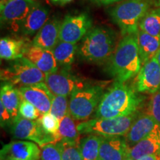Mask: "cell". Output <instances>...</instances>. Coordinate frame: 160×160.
I'll return each mask as SVG.
<instances>
[{
	"label": "cell",
	"instance_id": "cell-8",
	"mask_svg": "<svg viewBox=\"0 0 160 160\" xmlns=\"http://www.w3.org/2000/svg\"><path fill=\"white\" fill-rule=\"evenodd\" d=\"M45 82L54 95L70 96L77 91L96 85L93 81L79 77L68 68H59L53 73L46 74Z\"/></svg>",
	"mask_w": 160,
	"mask_h": 160
},
{
	"label": "cell",
	"instance_id": "cell-31",
	"mask_svg": "<svg viewBox=\"0 0 160 160\" xmlns=\"http://www.w3.org/2000/svg\"><path fill=\"white\" fill-rule=\"evenodd\" d=\"M62 160H82L80 153L79 144L61 141Z\"/></svg>",
	"mask_w": 160,
	"mask_h": 160
},
{
	"label": "cell",
	"instance_id": "cell-5",
	"mask_svg": "<svg viewBox=\"0 0 160 160\" xmlns=\"http://www.w3.org/2000/svg\"><path fill=\"white\" fill-rule=\"evenodd\" d=\"M139 113L114 118H95L79 123V134H93L103 137L125 136L137 119Z\"/></svg>",
	"mask_w": 160,
	"mask_h": 160
},
{
	"label": "cell",
	"instance_id": "cell-22",
	"mask_svg": "<svg viewBox=\"0 0 160 160\" xmlns=\"http://www.w3.org/2000/svg\"><path fill=\"white\" fill-rule=\"evenodd\" d=\"M137 36L139 56L144 65L157 55L160 49V37H153L141 30H139Z\"/></svg>",
	"mask_w": 160,
	"mask_h": 160
},
{
	"label": "cell",
	"instance_id": "cell-19",
	"mask_svg": "<svg viewBox=\"0 0 160 160\" xmlns=\"http://www.w3.org/2000/svg\"><path fill=\"white\" fill-rule=\"evenodd\" d=\"M157 125L155 120L148 113L139 114L125 135V138L129 147H133L147 137Z\"/></svg>",
	"mask_w": 160,
	"mask_h": 160
},
{
	"label": "cell",
	"instance_id": "cell-28",
	"mask_svg": "<svg viewBox=\"0 0 160 160\" xmlns=\"http://www.w3.org/2000/svg\"><path fill=\"white\" fill-rule=\"evenodd\" d=\"M38 121L45 132L54 136L59 141H62L59 133L60 121L57 117L49 112L41 115V117L38 119Z\"/></svg>",
	"mask_w": 160,
	"mask_h": 160
},
{
	"label": "cell",
	"instance_id": "cell-15",
	"mask_svg": "<svg viewBox=\"0 0 160 160\" xmlns=\"http://www.w3.org/2000/svg\"><path fill=\"white\" fill-rule=\"evenodd\" d=\"M129 149L125 138L102 137L98 160H126Z\"/></svg>",
	"mask_w": 160,
	"mask_h": 160
},
{
	"label": "cell",
	"instance_id": "cell-32",
	"mask_svg": "<svg viewBox=\"0 0 160 160\" xmlns=\"http://www.w3.org/2000/svg\"><path fill=\"white\" fill-rule=\"evenodd\" d=\"M19 114L20 117L30 120H37L42 115L34 105L23 99L19 106Z\"/></svg>",
	"mask_w": 160,
	"mask_h": 160
},
{
	"label": "cell",
	"instance_id": "cell-38",
	"mask_svg": "<svg viewBox=\"0 0 160 160\" xmlns=\"http://www.w3.org/2000/svg\"><path fill=\"white\" fill-rule=\"evenodd\" d=\"M153 5L156 8H160V0H153Z\"/></svg>",
	"mask_w": 160,
	"mask_h": 160
},
{
	"label": "cell",
	"instance_id": "cell-2",
	"mask_svg": "<svg viewBox=\"0 0 160 160\" xmlns=\"http://www.w3.org/2000/svg\"><path fill=\"white\" fill-rule=\"evenodd\" d=\"M107 62V71L115 82H125L137 75L142 64L137 34L123 36Z\"/></svg>",
	"mask_w": 160,
	"mask_h": 160
},
{
	"label": "cell",
	"instance_id": "cell-18",
	"mask_svg": "<svg viewBox=\"0 0 160 160\" xmlns=\"http://www.w3.org/2000/svg\"><path fill=\"white\" fill-rule=\"evenodd\" d=\"M60 20L51 18L48 20L42 28L36 33L31 44L42 48L53 50L59 41Z\"/></svg>",
	"mask_w": 160,
	"mask_h": 160
},
{
	"label": "cell",
	"instance_id": "cell-39",
	"mask_svg": "<svg viewBox=\"0 0 160 160\" xmlns=\"http://www.w3.org/2000/svg\"><path fill=\"white\" fill-rule=\"evenodd\" d=\"M156 59H157V60L158 61V62H159V64L160 65V49L159 50V51H158V53H157V55L155 56Z\"/></svg>",
	"mask_w": 160,
	"mask_h": 160
},
{
	"label": "cell",
	"instance_id": "cell-16",
	"mask_svg": "<svg viewBox=\"0 0 160 160\" xmlns=\"http://www.w3.org/2000/svg\"><path fill=\"white\" fill-rule=\"evenodd\" d=\"M24 57L45 74L53 73L59 68L52 50L42 48L31 44L26 48Z\"/></svg>",
	"mask_w": 160,
	"mask_h": 160
},
{
	"label": "cell",
	"instance_id": "cell-41",
	"mask_svg": "<svg viewBox=\"0 0 160 160\" xmlns=\"http://www.w3.org/2000/svg\"><path fill=\"white\" fill-rule=\"evenodd\" d=\"M3 1H6V0H1V2H3Z\"/></svg>",
	"mask_w": 160,
	"mask_h": 160
},
{
	"label": "cell",
	"instance_id": "cell-1",
	"mask_svg": "<svg viewBox=\"0 0 160 160\" xmlns=\"http://www.w3.org/2000/svg\"><path fill=\"white\" fill-rule=\"evenodd\" d=\"M143 98L125 82H115L104 93L95 118H114L138 113Z\"/></svg>",
	"mask_w": 160,
	"mask_h": 160
},
{
	"label": "cell",
	"instance_id": "cell-11",
	"mask_svg": "<svg viewBox=\"0 0 160 160\" xmlns=\"http://www.w3.org/2000/svg\"><path fill=\"white\" fill-rule=\"evenodd\" d=\"M92 26V20L87 13L68 15L61 22L59 41L77 44L82 40Z\"/></svg>",
	"mask_w": 160,
	"mask_h": 160
},
{
	"label": "cell",
	"instance_id": "cell-14",
	"mask_svg": "<svg viewBox=\"0 0 160 160\" xmlns=\"http://www.w3.org/2000/svg\"><path fill=\"white\" fill-rule=\"evenodd\" d=\"M41 148L31 141H13L0 151V160H39Z\"/></svg>",
	"mask_w": 160,
	"mask_h": 160
},
{
	"label": "cell",
	"instance_id": "cell-29",
	"mask_svg": "<svg viewBox=\"0 0 160 160\" xmlns=\"http://www.w3.org/2000/svg\"><path fill=\"white\" fill-rule=\"evenodd\" d=\"M68 105L69 102L68 101V97L54 95L53 101H52L50 113H52L60 121L68 113Z\"/></svg>",
	"mask_w": 160,
	"mask_h": 160
},
{
	"label": "cell",
	"instance_id": "cell-34",
	"mask_svg": "<svg viewBox=\"0 0 160 160\" xmlns=\"http://www.w3.org/2000/svg\"><path fill=\"white\" fill-rule=\"evenodd\" d=\"M0 120H1L2 127L5 128L6 126L11 127L13 122L11 113L5 108V107L2 102H0Z\"/></svg>",
	"mask_w": 160,
	"mask_h": 160
},
{
	"label": "cell",
	"instance_id": "cell-23",
	"mask_svg": "<svg viewBox=\"0 0 160 160\" xmlns=\"http://www.w3.org/2000/svg\"><path fill=\"white\" fill-rule=\"evenodd\" d=\"M0 98V102L3 104L5 108L11 113L13 120L19 117V106L22 97L18 88H17L11 84L2 83L1 86Z\"/></svg>",
	"mask_w": 160,
	"mask_h": 160
},
{
	"label": "cell",
	"instance_id": "cell-12",
	"mask_svg": "<svg viewBox=\"0 0 160 160\" xmlns=\"http://www.w3.org/2000/svg\"><path fill=\"white\" fill-rule=\"evenodd\" d=\"M133 89L139 93L151 94L160 90V65L156 57L142 66L136 77Z\"/></svg>",
	"mask_w": 160,
	"mask_h": 160
},
{
	"label": "cell",
	"instance_id": "cell-40",
	"mask_svg": "<svg viewBox=\"0 0 160 160\" xmlns=\"http://www.w3.org/2000/svg\"><path fill=\"white\" fill-rule=\"evenodd\" d=\"M126 160H137V159H127Z\"/></svg>",
	"mask_w": 160,
	"mask_h": 160
},
{
	"label": "cell",
	"instance_id": "cell-26",
	"mask_svg": "<svg viewBox=\"0 0 160 160\" xmlns=\"http://www.w3.org/2000/svg\"><path fill=\"white\" fill-rule=\"evenodd\" d=\"M139 30L160 37V8H151L146 13L139 23Z\"/></svg>",
	"mask_w": 160,
	"mask_h": 160
},
{
	"label": "cell",
	"instance_id": "cell-3",
	"mask_svg": "<svg viewBox=\"0 0 160 160\" xmlns=\"http://www.w3.org/2000/svg\"><path fill=\"white\" fill-rule=\"evenodd\" d=\"M117 35L111 29L97 27L91 29L82 40L78 55L91 63L108 62L117 48Z\"/></svg>",
	"mask_w": 160,
	"mask_h": 160
},
{
	"label": "cell",
	"instance_id": "cell-7",
	"mask_svg": "<svg viewBox=\"0 0 160 160\" xmlns=\"http://www.w3.org/2000/svg\"><path fill=\"white\" fill-rule=\"evenodd\" d=\"M0 77L2 83L22 87L43 82L46 74L23 57L13 60L7 67L2 69Z\"/></svg>",
	"mask_w": 160,
	"mask_h": 160
},
{
	"label": "cell",
	"instance_id": "cell-6",
	"mask_svg": "<svg viewBox=\"0 0 160 160\" xmlns=\"http://www.w3.org/2000/svg\"><path fill=\"white\" fill-rule=\"evenodd\" d=\"M104 85L105 82L97 83L72 93L69 100L68 112L73 119L86 121L95 113L105 93Z\"/></svg>",
	"mask_w": 160,
	"mask_h": 160
},
{
	"label": "cell",
	"instance_id": "cell-4",
	"mask_svg": "<svg viewBox=\"0 0 160 160\" xmlns=\"http://www.w3.org/2000/svg\"><path fill=\"white\" fill-rule=\"evenodd\" d=\"M152 4L153 0H123L111 10L110 15L122 36L137 34L140 22Z\"/></svg>",
	"mask_w": 160,
	"mask_h": 160
},
{
	"label": "cell",
	"instance_id": "cell-30",
	"mask_svg": "<svg viewBox=\"0 0 160 160\" xmlns=\"http://www.w3.org/2000/svg\"><path fill=\"white\" fill-rule=\"evenodd\" d=\"M41 160H62V143H50L41 148Z\"/></svg>",
	"mask_w": 160,
	"mask_h": 160
},
{
	"label": "cell",
	"instance_id": "cell-33",
	"mask_svg": "<svg viewBox=\"0 0 160 160\" xmlns=\"http://www.w3.org/2000/svg\"><path fill=\"white\" fill-rule=\"evenodd\" d=\"M160 126V90L153 93L148 107V113Z\"/></svg>",
	"mask_w": 160,
	"mask_h": 160
},
{
	"label": "cell",
	"instance_id": "cell-27",
	"mask_svg": "<svg viewBox=\"0 0 160 160\" xmlns=\"http://www.w3.org/2000/svg\"><path fill=\"white\" fill-rule=\"evenodd\" d=\"M59 133L62 141L73 144L80 143L79 133L78 131L77 125H76L74 119L71 117L69 112L62 119L60 120Z\"/></svg>",
	"mask_w": 160,
	"mask_h": 160
},
{
	"label": "cell",
	"instance_id": "cell-25",
	"mask_svg": "<svg viewBox=\"0 0 160 160\" xmlns=\"http://www.w3.org/2000/svg\"><path fill=\"white\" fill-rule=\"evenodd\" d=\"M102 137L89 134L80 141L79 149L82 160H98Z\"/></svg>",
	"mask_w": 160,
	"mask_h": 160
},
{
	"label": "cell",
	"instance_id": "cell-24",
	"mask_svg": "<svg viewBox=\"0 0 160 160\" xmlns=\"http://www.w3.org/2000/svg\"><path fill=\"white\" fill-rule=\"evenodd\" d=\"M78 49L77 44L59 41L52 51L58 65L63 68L70 69L74 62L76 54L78 53Z\"/></svg>",
	"mask_w": 160,
	"mask_h": 160
},
{
	"label": "cell",
	"instance_id": "cell-37",
	"mask_svg": "<svg viewBox=\"0 0 160 160\" xmlns=\"http://www.w3.org/2000/svg\"><path fill=\"white\" fill-rule=\"evenodd\" d=\"M50 2H51L52 3L56 4V5H64L65 4L71 2L73 0H49Z\"/></svg>",
	"mask_w": 160,
	"mask_h": 160
},
{
	"label": "cell",
	"instance_id": "cell-10",
	"mask_svg": "<svg viewBox=\"0 0 160 160\" xmlns=\"http://www.w3.org/2000/svg\"><path fill=\"white\" fill-rule=\"evenodd\" d=\"M40 5L37 0H6L1 2V22L14 31L20 27L29 13Z\"/></svg>",
	"mask_w": 160,
	"mask_h": 160
},
{
	"label": "cell",
	"instance_id": "cell-13",
	"mask_svg": "<svg viewBox=\"0 0 160 160\" xmlns=\"http://www.w3.org/2000/svg\"><path fill=\"white\" fill-rule=\"evenodd\" d=\"M18 89L22 99L34 105L42 115L51 111L54 94L48 88L45 82L18 87Z\"/></svg>",
	"mask_w": 160,
	"mask_h": 160
},
{
	"label": "cell",
	"instance_id": "cell-9",
	"mask_svg": "<svg viewBox=\"0 0 160 160\" xmlns=\"http://www.w3.org/2000/svg\"><path fill=\"white\" fill-rule=\"evenodd\" d=\"M11 132L15 139L29 140L37 143L40 148L48 144L60 142L54 136L45 132L38 119L30 120L20 116L13 120L11 126Z\"/></svg>",
	"mask_w": 160,
	"mask_h": 160
},
{
	"label": "cell",
	"instance_id": "cell-21",
	"mask_svg": "<svg viewBox=\"0 0 160 160\" xmlns=\"http://www.w3.org/2000/svg\"><path fill=\"white\" fill-rule=\"evenodd\" d=\"M29 44L26 40L3 37L0 40V57L2 59L13 61L24 57Z\"/></svg>",
	"mask_w": 160,
	"mask_h": 160
},
{
	"label": "cell",
	"instance_id": "cell-35",
	"mask_svg": "<svg viewBox=\"0 0 160 160\" xmlns=\"http://www.w3.org/2000/svg\"><path fill=\"white\" fill-rule=\"evenodd\" d=\"M100 5H111V4L123 1V0H94Z\"/></svg>",
	"mask_w": 160,
	"mask_h": 160
},
{
	"label": "cell",
	"instance_id": "cell-36",
	"mask_svg": "<svg viewBox=\"0 0 160 160\" xmlns=\"http://www.w3.org/2000/svg\"><path fill=\"white\" fill-rule=\"evenodd\" d=\"M139 160H160V153L146 156V157L142 158Z\"/></svg>",
	"mask_w": 160,
	"mask_h": 160
},
{
	"label": "cell",
	"instance_id": "cell-17",
	"mask_svg": "<svg viewBox=\"0 0 160 160\" xmlns=\"http://www.w3.org/2000/svg\"><path fill=\"white\" fill-rule=\"evenodd\" d=\"M160 153V126L157 125L139 142L130 148L127 159H141L146 156Z\"/></svg>",
	"mask_w": 160,
	"mask_h": 160
},
{
	"label": "cell",
	"instance_id": "cell-20",
	"mask_svg": "<svg viewBox=\"0 0 160 160\" xmlns=\"http://www.w3.org/2000/svg\"><path fill=\"white\" fill-rule=\"evenodd\" d=\"M49 10L45 6L39 5L24 20L20 27V31L25 36L37 33L49 19Z\"/></svg>",
	"mask_w": 160,
	"mask_h": 160
}]
</instances>
